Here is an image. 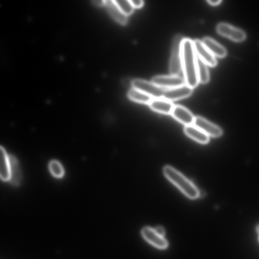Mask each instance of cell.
Listing matches in <instances>:
<instances>
[{
  "label": "cell",
  "mask_w": 259,
  "mask_h": 259,
  "mask_svg": "<svg viewBox=\"0 0 259 259\" xmlns=\"http://www.w3.org/2000/svg\"><path fill=\"white\" fill-rule=\"evenodd\" d=\"M217 31L220 35L236 42H242L246 38L243 31L225 23L218 24Z\"/></svg>",
  "instance_id": "cell-6"
},
{
  "label": "cell",
  "mask_w": 259,
  "mask_h": 259,
  "mask_svg": "<svg viewBox=\"0 0 259 259\" xmlns=\"http://www.w3.org/2000/svg\"><path fill=\"white\" fill-rule=\"evenodd\" d=\"M171 115L185 126L194 125L195 117L185 107L181 105H175Z\"/></svg>",
  "instance_id": "cell-11"
},
{
  "label": "cell",
  "mask_w": 259,
  "mask_h": 259,
  "mask_svg": "<svg viewBox=\"0 0 259 259\" xmlns=\"http://www.w3.org/2000/svg\"><path fill=\"white\" fill-rule=\"evenodd\" d=\"M93 2L95 5L98 6H102L103 5H105V1H100V0H98V1H94Z\"/></svg>",
  "instance_id": "cell-24"
},
{
  "label": "cell",
  "mask_w": 259,
  "mask_h": 259,
  "mask_svg": "<svg viewBox=\"0 0 259 259\" xmlns=\"http://www.w3.org/2000/svg\"><path fill=\"white\" fill-rule=\"evenodd\" d=\"M132 86L133 88L139 90L153 99L163 98L165 90L153 82L139 79L133 80Z\"/></svg>",
  "instance_id": "cell-4"
},
{
  "label": "cell",
  "mask_w": 259,
  "mask_h": 259,
  "mask_svg": "<svg viewBox=\"0 0 259 259\" xmlns=\"http://www.w3.org/2000/svg\"><path fill=\"white\" fill-rule=\"evenodd\" d=\"M114 2L126 16L131 15L133 12L134 8L130 0H114Z\"/></svg>",
  "instance_id": "cell-20"
},
{
  "label": "cell",
  "mask_w": 259,
  "mask_h": 259,
  "mask_svg": "<svg viewBox=\"0 0 259 259\" xmlns=\"http://www.w3.org/2000/svg\"><path fill=\"white\" fill-rule=\"evenodd\" d=\"M257 231L258 234L259 235V224L257 227Z\"/></svg>",
  "instance_id": "cell-25"
},
{
  "label": "cell",
  "mask_w": 259,
  "mask_h": 259,
  "mask_svg": "<svg viewBox=\"0 0 259 259\" xmlns=\"http://www.w3.org/2000/svg\"><path fill=\"white\" fill-rule=\"evenodd\" d=\"M194 125L211 137L219 138L223 133L220 127L200 117L195 118Z\"/></svg>",
  "instance_id": "cell-7"
},
{
  "label": "cell",
  "mask_w": 259,
  "mask_h": 259,
  "mask_svg": "<svg viewBox=\"0 0 259 259\" xmlns=\"http://www.w3.org/2000/svg\"><path fill=\"white\" fill-rule=\"evenodd\" d=\"M1 178L3 181H9L10 179V162L9 156H8L5 149L1 147Z\"/></svg>",
  "instance_id": "cell-17"
},
{
  "label": "cell",
  "mask_w": 259,
  "mask_h": 259,
  "mask_svg": "<svg viewBox=\"0 0 259 259\" xmlns=\"http://www.w3.org/2000/svg\"><path fill=\"white\" fill-rule=\"evenodd\" d=\"M193 92V88L186 84L165 90L163 99L172 101L187 98Z\"/></svg>",
  "instance_id": "cell-8"
},
{
  "label": "cell",
  "mask_w": 259,
  "mask_h": 259,
  "mask_svg": "<svg viewBox=\"0 0 259 259\" xmlns=\"http://www.w3.org/2000/svg\"><path fill=\"white\" fill-rule=\"evenodd\" d=\"M193 42L198 57L207 65L212 67L216 66L217 61L215 56L203 44L202 40L196 39L193 40Z\"/></svg>",
  "instance_id": "cell-9"
},
{
  "label": "cell",
  "mask_w": 259,
  "mask_h": 259,
  "mask_svg": "<svg viewBox=\"0 0 259 259\" xmlns=\"http://www.w3.org/2000/svg\"><path fill=\"white\" fill-rule=\"evenodd\" d=\"M184 38L180 35L176 36L173 41L169 71L171 75L178 76L182 70V44Z\"/></svg>",
  "instance_id": "cell-3"
},
{
  "label": "cell",
  "mask_w": 259,
  "mask_h": 259,
  "mask_svg": "<svg viewBox=\"0 0 259 259\" xmlns=\"http://www.w3.org/2000/svg\"><path fill=\"white\" fill-rule=\"evenodd\" d=\"M207 65V64L198 58V65L199 82L202 84L208 83L210 80L209 72Z\"/></svg>",
  "instance_id": "cell-19"
},
{
  "label": "cell",
  "mask_w": 259,
  "mask_h": 259,
  "mask_svg": "<svg viewBox=\"0 0 259 259\" xmlns=\"http://www.w3.org/2000/svg\"><path fill=\"white\" fill-rule=\"evenodd\" d=\"M129 98L134 102L149 104L153 98L148 95L134 88L130 89L128 93Z\"/></svg>",
  "instance_id": "cell-18"
},
{
  "label": "cell",
  "mask_w": 259,
  "mask_h": 259,
  "mask_svg": "<svg viewBox=\"0 0 259 259\" xmlns=\"http://www.w3.org/2000/svg\"><path fill=\"white\" fill-rule=\"evenodd\" d=\"M49 169L53 176L57 178H61L64 174L63 167L58 161H51L50 163Z\"/></svg>",
  "instance_id": "cell-21"
},
{
  "label": "cell",
  "mask_w": 259,
  "mask_h": 259,
  "mask_svg": "<svg viewBox=\"0 0 259 259\" xmlns=\"http://www.w3.org/2000/svg\"><path fill=\"white\" fill-rule=\"evenodd\" d=\"M184 131L188 137L199 143L205 144L209 142V136L194 125L185 126Z\"/></svg>",
  "instance_id": "cell-14"
},
{
  "label": "cell",
  "mask_w": 259,
  "mask_h": 259,
  "mask_svg": "<svg viewBox=\"0 0 259 259\" xmlns=\"http://www.w3.org/2000/svg\"><path fill=\"white\" fill-rule=\"evenodd\" d=\"M149 105L153 111L165 115L171 114L175 106L171 101L163 98L153 99Z\"/></svg>",
  "instance_id": "cell-12"
},
{
  "label": "cell",
  "mask_w": 259,
  "mask_h": 259,
  "mask_svg": "<svg viewBox=\"0 0 259 259\" xmlns=\"http://www.w3.org/2000/svg\"><path fill=\"white\" fill-rule=\"evenodd\" d=\"M107 9L111 17L121 25H126L128 23V16L122 12L114 2V0L105 1Z\"/></svg>",
  "instance_id": "cell-13"
},
{
  "label": "cell",
  "mask_w": 259,
  "mask_h": 259,
  "mask_svg": "<svg viewBox=\"0 0 259 259\" xmlns=\"http://www.w3.org/2000/svg\"><path fill=\"white\" fill-rule=\"evenodd\" d=\"M153 82L158 86L165 89H170L184 85V80L178 76H158L154 77Z\"/></svg>",
  "instance_id": "cell-5"
},
{
  "label": "cell",
  "mask_w": 259,
  "mask_h": 259,
  "mask_svg": "<svg viewBox=\"0 0 259 259\" xmlns=\"http://www.w3.org/2000/svg\"><path fill=\"white\" fill-rule=\"evenodd\" d=\"M166 178L188 198L192 199L200 196L199 191L196 186L178 170L170 166H166L163 169Z\"/></svg>",
  "instance_id": "cell-2"
},
{
  "label": "cell",
  "mask_w": 259,
  "mask_h": 259,
  "mask_svg": "<svg viewBox=\"0 0 259 259\" xmlns=\"http://www.w3.org/2000/svg\"><path fill=\"white\" fill-rule=\"evenodd\" d=\"M207 2L212 5H217L219 4L221 2V0H208Z\"/></svg>",
  "instance_id": "cell-23"
},
{
  "label": "cell",
  "mask_w": 259,
  "mask_h": 259,
  "mask_svg": "<svg viewBox=\"0 0 259 259\" xmlns=\"http://www.w3.org/2000/svg\"><path fill=\"white\" fill-rule=\"evenodd\" d=\"M202 42L215 57L223 58L226 56L227 51L225 48L213 39L209 37L204 38Z\"/></svg>",
  "instance_id": "cell-15"
},
{
  "label": "cell",
  "mask_w": 259,
  "mask_h": 259,
  "mask_svg": "<svg viewBox=\"0 0 259 259\" xmlns=\"http://www.w3.org/2000/svg\"><path fill=\"white\" fill-rule=\"evenodd\" d=\"M198 56L193 40L184 38L182 44V65L187 85L192 88L199 84Z\"/></svg>",
  "instance_id": "cell-1"
},
{
  "label": "cell",
  "mask_w": 259,
  "mask_h": 259,
  "mask_svg": "<svg viewBox=\"0 0 259 259\" xmlns=\"http://www.w3.org/2000/svg\"><path fill=\"white\" fill-rule=\"evenodd\" d=\"M134 8H140L143 5L142 0H130Z\"/></svg>",
  "instance_id": "cell-22"
},
{
  "label": "cell",
  "mask_w": 259,
  "mask_h": 259,
  "mask_svg": "<svg viewBox=\"0 0 259 259\" xmlns=\"http://www.w3.org/2000/svg\"><path fill=\"white\" fill-rule=\"evenodd\" d=\"M10 179L9 181L15 185L20 184L21 180V173L17 159L12 156H9Z\"/></svg>",
  "instance_id": "cell-16"
},
{
  "label": "cell",
  "mask_w": 259,
  "mask_h": 259,
  "mask_svg": "<svg viewBox=\"0 0 259 259\" xmlns=\"http://www.w3.org/2000/svg\"><path fill=\"white\" fill-rule=\"evenodd\" d=\"M143 237L155 247L163 249L167 247V241L164 238L160 235L156 229L146 227L142 231Z\"/></svg>",
  "instance_id": "cell-10"
}]
</instances>
